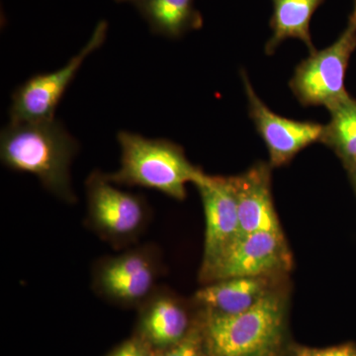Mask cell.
Returning <instances> with one entry per match:
<instances>
[{
	"label": "cell",
	"mask_w": 356,
	"mask_h": 356,
	"mask_svg": "<svg viewBox=\"0 0 356 356\" xmlns=\"http://www.w3.org/2000/svg\"><path fill=\"white\" fill-rule=\"evenodd\" d=\"M79 143L56 119L9 123L0 136V159L16 172L35 175L44 189L74 204L70 166L79 152Z\"/></svg>",
	"instance_id": "obj_1"
},
{
	"label": "cell",
	"mask_w": 356,
	"mask_h": 356,
	"mask_svg": "<svg viewBox=\"0 0 356 356\" xmlns=\"http://www.w3.org/2000/svg\"><path fill=\"white\" fill-rule=\"evenodd\" d=\"M286 302L270 291L243 313L204 309L201 329L208 356H280L284 341Z\"/></svg>",
	"instance_id": "obj_2"
},
{
	"label": "cell",
	"mask_w": 356,
	"mask_h": 356,
	"mask_svg": "<svg viewBox=\"0 0 356 356\" xmlns=\"http://www.w3.org/2000/svg\"><path fill=\"white\" fill-rule=\"evenodd\" d=\"M121 165L117 172L105 173L114 184L158 191L177 200L186 197V185H195L204 172L192 165L184 149L165 139H149L121 131Z\"/></svg>",
	"instance_id": "obj_3"
},
{
	"label": "cell",
	"mask_w": 356,
	"mask_h": 356,
	"mask_svg": "<svg viewBox=\"0 0 356 356\" xmlns=\"http://www.w3.org/2000/svg\"><path fill=\"white\" fill-rule=\"evenodd\" d=\"M86 188L89 228L115 248L136 243L151 217L146 199L116 188L99 170L89 175Z\"/></svg>",
	"instance_id": "obj_4"
},
{
	"label": "cell",
	"mask_w": 356,
	"mask_h": 356,
	"mask_svg": "<svg viewBox=\"0 0 356 356\" xmlns=\"http://www.w3.org/2000/svg\"><path fill=\"white\" fill-rule=\"evenodd\" d=\"M356 50V11L339 39L322 51L311 53L295 70L290 88L305 106L331 108L348 98L346 74L351 55Z\"/></svg>",
	"instance_id": "obj_5"
},
{
	"label": "cell",
	"mask_w": 356,
	"mask_h": 356,
	"mask_svg": "<svg viewBox=\"0 0 356 356\" xmlns=\"http://www.w3.org/2000/svg\"><path fill=\"white\" fill-rule=\"evenodd\" d=\"M161 273L158 250L154 245H145L97 261L92 287L110 303L140 307L156 291Z\"/></svg>",
	"instance_id": "obj_6"
},
{
	"label": "cell",
	"mask_w": 356,
	"mask_h": 356,
	"mask_svg": "<svg viewBox=\"0 0 356 356\" xmlns=\"http://www.w3.org/2000/svg\"><path fill=\"white\" fill-rule=\"evenodd\" d=\"M107 23L97 25L88 44L62 69L37 74L16 89L10 108L11 123L39 122L55 119L58 102L81 69L86 58L104 43Z\"/></svg>",
	"instance_id": "obj_7"
},
{
	"label": "cell",
	"mask_w": 356,
	"mask_h": 356,
	"mask_svg": "<svg viewBox=\"0 0 356 356\" xmlns=\"http://www.w3.org/2000/svg\"><path fill=\"white\" fill-rule=\"evenodd\" d=\"M290 264L283 233L257 232L238 236L214 264L201 273L203 282L268 276Z\"/></svg>",
	"instance_id": "obj_8"
},
{
	"label": "cell",
	"mask_w": 356,
	"mask_h": 356,
	"mask_svg": "<svg viewBox=\"0 0 356 356\" xmlns=\"http://www.w3.org/2000/svg\"><path fill=\"white\" fill-rule=\"evenodd\" d=\"M242 79L250 118L266 143L271 165H285L302 149L320 142L324 125L314 122L292 120L274 113L257 96L245 72H243Z\"/></svg>",
	"instance_id": "obj_9"
},
{
	"label": "cell",
	"mask_w": 356,
	"mask_h": 356,
	"mask_svg": "<svg viewBox=\"0 0 356 356\" xmlns=\"http://www.w3.org/2000/svg\"><path fill=\"white\" fill-rule=\"evenodd\" d=\"M205 214V241L201 273L209 268L240 236L238 204L229 177L204 173L197 184Z\"/></svg>",
	"instance_id": "obj_10"
},
{
	"label": "cell",
	"mask_w": 356,
	"mask_h": 356,
	"mask_svg": "<svg viewBox=\"0 0 356 356\" xmlns=\"http://www.w3.org/2000/svg\"><path fill=\"white\" fill-rule=\"evenodd\" d=\"M229 179L238 204L240 236L257 232L282 233L274 208L268 166L259 163Z\"/></svg>",
	"instance_id": "obj_11"
},
{
	"label": "cell",
	"mask_w": 356,
	"mask_h": 356,
	"mask_svg": "<svg viewBox=\"0 0 356 356\" xmlns=\"http://www.w3.org/2000/svg\"><path fill=\"white\" fill-rule=\"evenodd\" d=\"M140 309V337L149 346L172 348L191 330L186 310L168 293L156 290Z\"/></svg>",
	"instance_id": "obj_12"
},
{
	"label": "cell",
	"mask_w": 356,
	"mask_h": 356,
	"mask_svg": "<svg viewBox=\"0 0 356 356\" xmlns=\"http://www.w3.org/2000/svg\"><path fill=\"white\" fill-rule=\"evenodd\" d=\"M270 291L268 276L229 278L201 288L194 300L206 310L236 315L254 307Z\"/></svg>",
	"instance_id": "obj_13"
},
{
	"label": "cell",
	"mask_w": 356,
	"mask_h": 356,
	"mask_svg": "<svg viewBox=\"0 0 356 356\" xmlns=\"http://www.w3.org/2000/svg\"><path fill=\"white\" fill-rule=\"evenodd\" d=\"M138 10L156 34L177 38L202 23L194 0H139Z\"/></svg>",
	"instance_id": "obj_14"
},
{
	"label": "cell",
	"mask_w": 356,
	"mask_h": 356,
	"mask_svg": "<svg viewBox=\"0 0 356 356\" xmlns=\"http://www.w3.org/2000/svg\"><path fill=\"white\" fill-rule=\"evenodd\" d=\"M323 0H274L273 21V35L266 44L267 53L271 54L286 39H298L315 51L312 43L310 22L312 16Z\"/></svg>",
	"instance_id": "obj_15"
},
{
	"label": "cell",
	"mask_w": 356,
	"mask_h": 356,
	"mask_svg": "<svg viewBox=\"0 0 356 356\" xmlns=\"http://www.w3.org/2000/svg\"><path fill=\"white\" fill-rule=\"evenodd\" d=\"M327 110L331 119L320 142L331 147L350 170L356 165V100L350 95Z\"/></svg>",
	"instance_id": "obj_16"
},
{
	"label": "cell",
	"mask_w": 356,
	"mask_h": 356,
	"mask_svg": "<svg viewBox=\"0 0 356 356\" xmlns=\"http://www.w3.org/2000/svg\"><path fill=\"white\" fill-rule=\"evenodd\" d=\"M163 356H208L201 325L191 327L186 336L168 348Z\"/></svg>",
	"instance_id": "obj_17"
},
{
	"label": "cell",
	"mask_w": 356,
	"mask_h": 356,
	"mask_svg": "<svg viewBox=\"0 0 356 356\" xmlns=\"http://www.w3.org/2000/svg\"><path fill=\"white\" fill-rule=\"evenodd\" d=\"M292 353L293 356H356V343H346L324 348L296 346Z\"/></svg>",
	"instance_id": "obj_18"
},
{
	"label": "cell",
	"mask_w": 356,
	"mask_h": 356,
	"mask_svg": "<svg viewBox=\"0 0 356 356\" xmlns=\"http://www.w3.org/2000/svg\"><path fill=\"white\" fill-rule=\"evenodd\" d=\"M156 353L142 337L129 339L116 348L109 356H154Z\"/></svg>",
	"instance_id": "obj_19"
},
{
	"label": "cell",
	"mask_w": 356,
	"mask_h": 356,
	"mask_svg": "<svg viewBox=\"0 0 356 356\" xmlns=\"http://www.w3.org/2000/svg\"><path fill=\"white\" fill-rule=\"evenodd\" d=\"M348 172H350L351 182H353V187H355L356 191V165L353 168H350Z\"/></svg>",
	"instance_id": "obj_20"
},
{
	"label": "cell",
	"mask_w": 356,
	"mask_h": 356,
	"mask_svg": "<svg viewBox=\"0 0 356 356\" xmlns=\"http://www.w3.org/2000/svg\"><path fill=\"white\" fill-rule=\"evenodd\" d=\"M117 2H132V3L135 4L136 2L139 1V0H115Z\"/></svg>",
	"instance_id": "obj_21"
},
{
	"label": "cell",
	"mask_w": 356,
	"mask_h": 356,
	"mask_svg": "<svg viewBox=\"0 0 356 356\" xmlns=\"http://www.w3.org/2000/svg\"><path fill=\"white\" fill-rule=\"evenodd\" d=\"M353 10H355V11H356V0H355V9H353Z\"/></svg>",
	"instance_id": "obj_22"
},
{
	"label": "cell",
	"mask_w": 356,
	"mask_h": 356,
	"mask_svg": "<svg viewBox=\"0 0 356 356\" xmlns=\"http://www.w3.org/2000/svg\"><path fill=\"white\" fill-rule=\"evenodd\" d=\"M154 356H161V355H156H156H154Z\"/></svg>",
	"instance_id": "obj_23"
}]
</instances>
